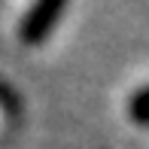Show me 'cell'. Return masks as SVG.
I'll use <instances>...</instances> for the list:
<instances>
[{
	"instance_id": "7a4b0ae2",
	"label": "cell",
	"mask_w": 149,
	"mask_h": 149,
	"mask_svg": "<svg viewBox=\"0 0 149 149\" xmlns=\"http://www.w3.org/2000/svg\"><path fill=\"white\" fill-rule=\"evenodd\" d=\"M128 116H131L134 125L149 128V85H140V88L131 94V100H128Z\"/></svg>"
},
{
	"instance_id": "6da1fadb",
	"label": "cell",
	"mask_w": 149,
	"mask_h": 149,
	"mask_svg": "<svg viewBox=\"0 0 149 149\" xmlns=\"http://www.w3.org/2000/svg\"><path fill=\"white\" fill-rule=\"evenodd\" d=\"M64 6H67V0H33L31 9L24 12L22 24H18L22 43H28V46L43 43V40L55 31V24H58L61 12H64Z\"/></svg>"
},
{
	"instance_id": "3957f363",
	"label": "cell",
	"mask_w": 149,
	"mask_h": 149,
	"mask_svg": "<svg viewBox=\"0 0 149 149\" xmlns=\"http://www.w3.org/2000/svg\"><path fill=\"white\" fill-rule=\"evenodd\" d=\"M0 113H3L6 119H12V122L22 116V97H18L15 88H12L9 82H3V79H0Z\"/></svg>"
}]
</instances>
